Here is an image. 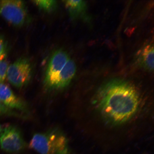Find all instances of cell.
<instances>
[{"label":"cell","mask_w":154,"mask_h":154,"mask_svg":"<svg viewBox=\"0 0 154 154\" xmlns=\"http://www.w3.org/2000/svg\"><path fill=\"white\" fill-rule=\"evenodd\" d=\"M153 88L130 79L113 77L83 88L82 112L86 134L124 139L151 131Z\"/></svg>","instance_id":"1"},{"label":"cell","mask_w":154,"mask_h":154,"mask_svg":"<svg viewBox=\"0 0 154 154\" xmlns=\"http://www.w3.org/2000/svg\"><path fill=\"white\" fill-rule=\"evenodd\" d=\"M29 146L39 154H70L68 138L57 128L35 134Z\"/></svg>","instance_id":"2"},{"label":"cell","mask_w":154,"mask_h":154,"mask_svg":"<svg viewBox=\"0 0 154 154\" xmlns=\"http://www.w3.org/2000/svg\"><path fill=\"white\" fill-rule=\"evenodd\" d=\"M0 15L9 23L22 26L29 21L26 3L18 0H0Z\"/></svg>","instance_id":"3"},{"label":"cell","mask_w":154,"mask_h":154,"mask_svg":"<svg viewBox=\"0 0 154 154\" xmlns=\"http://www.w3.org/2000/svg\"><path fill=\"white\" fill-rule=\"evenodd\" d=\"M32 73V66L30 61L26 58L20 57L9 65L7 78L13 86L21 88L30 82Z\"/></svg>","instance_id":"4"},{"label":"cell","mask_w":154,"mask_h":154,"mask_svg":"<svg viewBox=\"0 0 154 154\" xmlns=\"http://www.w3.org/2000/svg\"><path fill=\"white\" fill-rule=\"evenodd\" d=\"M0 145L4 151L17 153L23 151L26 144L20 130L16 127L9 125L2 131Z\"/></svg>","instance_id":"5"},{"label":"cell","mask_w":154,"mask_h":154,"mask_svg":"<svg viewBox=\"0 0 154 154\" xmlns=\"http://www.w3.org/2000/svg\"><path fill=\"white\" fill-rule=\"evenodd\" d=\"M70 57L62 49L55 51L52 55L46 69L44 85L46 89L50 90L54 82L63 70Z\"/></svg>","instance_id":"6"},{"label":"cell","mask_w":154,"mask_h":154,"mask_svg":"<svg viewBox=\"0 0 154 154\" xmlns=\"http://www.w3.org/2000/svg\"><path fill=\"white\" fill-rule=\"evenodd\" d=\"M0 101L8 108L16 109L23 114L29 112L26 102L15 95L11 88L3 82L0 83Z\"/></svg>","instance_id":"7"},{"label":"cell","mask_w":154,"mask_h":154,"mask_svg":"<svg viewBox=\"0 0 154 154\" xmlns=\"http://www.w3.org/2000/svg\"><path fill=\"white\" fill-rule=\"evenodd\" d=\"M76 72V63L70 58L54 82L50 91H58L66 88L74 79Z\"/></svg>","instance_id":"8"},{"label":"cell","mask_w":154,"mask_h":154,"mask_svg":"<svg viewBox=\"0 0 154 154\" xmlns=\"http://www.w3.org/2000/svg\"><path fill=\"white\" fill-rule=\"evenodd\" d=\"M137 64L144 70L153 72L154 69L153 45L148 44L140 50L136 56Z\"/></svg>","instance_id":"9"},{"label":"cell","mask_w":154,"mask_h":154,"mask_svg":"<svg viewBox=\"0 0 154 154\" xmlns=\"http://www.w3.org/2000/svg\"><path fill=\"white\" fill-rule=\"evenodd\" d=\"M63 2L71 19L74 20L84 16L87 9L85 1L69 0Z\"/></svg>","instance_id":"10"},{"label":"cell","mask_w":154,"mask_h":154,"mask_svg":"<svg viewBox=\"0 0 154 154\" xmlns=\"http://www.w3.org/2000/svg\"><path fill=\"white\" fill-rule=\"evenodd\" d=\"M32 2L38 8L47 12L54 11L57 7V2L56 1H33Z\"/></svg>","instance_id":"11"},{"label":"cell","mask_w":154,"mask_h":154,"mask_svg":"<svg viewBox=\"0 0 154 154\" xmlns=\"http://www.w3.org/2000/svg\"><path fill=\"white\" fill-rule=\"evenodd\" d=\"M7 54L0 56V83L3 82L7 78V73L9 66L6 59Z\"/></svg>","instance_id":"12"},{"label":"cell","mask_w":154,"mask_h":154,"mask_svg":"<svg viewBox=\"0 0 154 154\" xmlns=\"http://www.w3.org/2000/svg\"><path fill=\"white\" fill-rule=\"evenodd\" d=\"M23 114L8 108L0 101V116H9L19 117V118L23 119L26 118V116Z\"/></svg>","instance_id":"13"},{"label":"cell","mask_w":154,"mask_h":154,"mask_svg":"<svg viewBox=\"0 0 154 154\" xmlns=\"http://www.w3.org/2000/svg\"><path fill=\"white\" fill-rule=\"evenodd\" d=\"M7 43L4 38L0 34V56L6 54Z\"/></svg>","instance_id":"14"},{"label":"cell","mask_w":154,"mask_h":154,"mask_svg":"<svg viewBox=\"0 0 154 154\" xmlns=\"http://www.w3.org/2000/svg\"><path fill=\"white\" fill-rule=\"evenodd\" d=\"M1 128H0V132H1Z\"/></svg>","instance_id":"15"},{"label":"cell","mask_w":154,"mask_h":154,"mask_svg":"<svg viewBox=\"0 0 154 154\" xmlns=\"http://www.w3.org/2000/svg\"><path fill=\"white\" fill-rule=\"evenodd\" d=\"M1 128V125H0V128Z\"/></svg>","instance_id":"16"}]
</instances>
